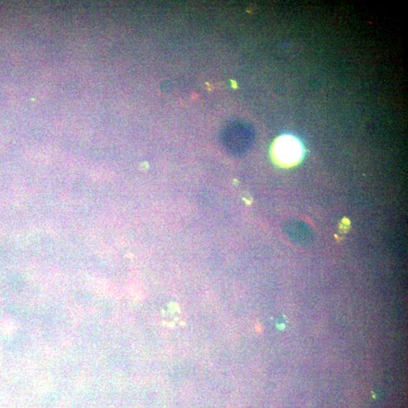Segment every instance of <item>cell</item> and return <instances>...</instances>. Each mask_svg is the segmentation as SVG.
Returning a JSON list of instances; mask_svg holds the SVG:
<instances>
[{
  "mask_svg": "<svg viewBox=\"0 0 408 408\" xmlns=\"http://www.w3.org/2000/svg\"><path fill=\"white\" fill-rule=\"evenodd\" d=\"M275 152L279 161L286 164L297 163L300 161L302 153L299 142L289 136H285L278 140Z\"/></svg>",
  "mask_w": 408,
  "mask_h": 408,
  "instance_id": "obj_1",
  "label": "cell"
}]
</instances>
